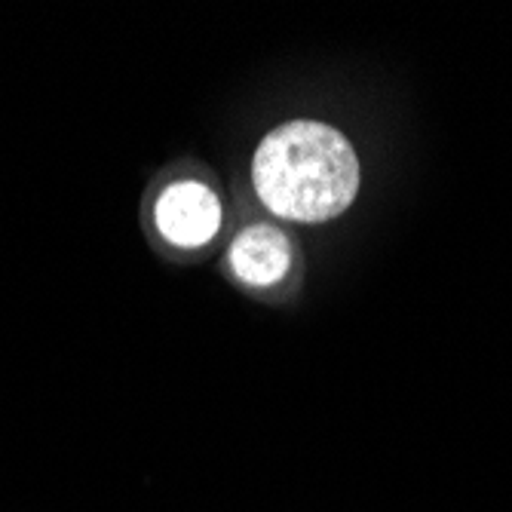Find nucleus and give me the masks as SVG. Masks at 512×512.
I'll return each mask as SVG.
<instances>
[{
  "instance_id": "nucleus-1",
  "label": "nucleus",
  "mask_w": 512,
  "mask_h": 512,
  "mask_svg": "<svg viewBox=\"0 0 512 512\" xmlns=\"http://www.w3.org/2000/svg\"><path fill=\"white\" fill-rule=\"evenodd\" d=\"M252 181L270 212L307 224L329 221L356 200L359 157L344 132L295 120L264 135Z\"/></svg>"
},
{
  "instance_id": "nucleus-2",
  "label": "nucleus",
  "mask_w": 512,
  "mask_h": 512,
  "mask_svg": "<svg viewBox=\"0 0 512 512\" xmlns=\"http://www.w3.org/2000/svg\"><path fill=\"white\" fill-rule=\"evenodd\" d=\"M157 227L175 246L194 249L209 243L221 227V203L200 181H178L157 200Z\"/></svg>"
},
{
  "instance_id": "nucleus-3",
  "label": "nucleus",
  "mask_w": 512,
  "mask_h": 512,
  "mask_svg": "<svg viewBox=\"0 0 512 512\" xmlns=\"http://www.w3.org/2000/svg\"><path fill=\"white\" fill-rule=\"evenodd\" d=\"M230 264L237 276L252 286H270L283 279L292 264V243L283 230L270 224H252L240 230L234 246H230Z\"/></svg>"
}]
</instances>
